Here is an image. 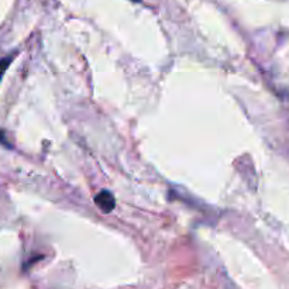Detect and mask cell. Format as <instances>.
Listing matches in <instances>:
<instances>
[{
    "label": "cell",
    "mask_w": 289,
    "mask_h": 289,
    "mask_svg": "<svg viewBox=\"0 0 289 289\" xmlns=\"http://www.w3.org/2000/svg\"><path fill=\"white\" fill-rule=\"evenodd\" d=\"M95 202H96L97 207L104 213H110L111 210L114 209V205H116L113 195L110 192H107V191L99 192V195H96V198H95Z\"/></svg>",
    "instance_id": "obj_1"
},
{
    "label": "cell",
    "mask_w": 289,
    "mask_h": 289,
    "mask_svg": "<svg viewBox=\"0 0 289 289\" xmlns=\"http://www.w3.org/2000/svg\"><path fill=\"white\" fill-rule=\"evenodd\" d=\"M12 60H13V56H7V58L0 60V81H2V78H3V74L6 72L7 67L10 65Z\"/></svg>",
    "instance_id": "obj_2"
},
{
    "label": "cell",
    "mask_w": 289,
    "mask_h": 289,
    "mask_svg": "<svg viewBox=\"0 0 289 289\" xmlns=\"http://www.w3.org/2000/svg\"><path fill=\"white\" fill-rule=\"evenodd\" d=\"M134 2H138V0H134Z\"/></svg>",
    "instance_id": "obj_3"
}]
</instances>
